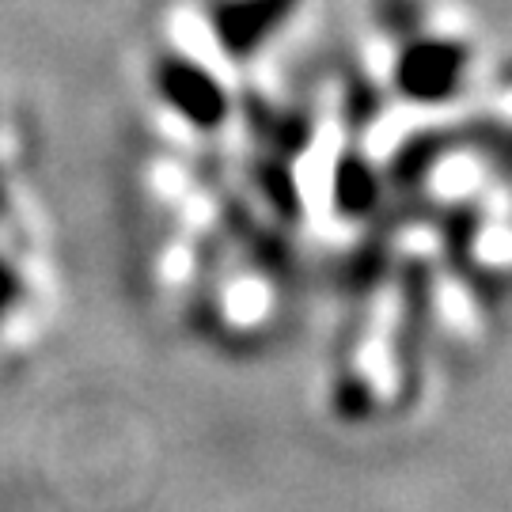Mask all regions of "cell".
Wrapping results in <instances>:
<instances>
[{"mask_svg":"<svg viewBox=\"0 0 512 512\" xmlns=\"http://www.w3.org/2000/svg\"><path fill=\"white\" fill-rule=\"evenodd\" d=\"M471 61H475V50L459 38L403 31V46L391 69V88L403 103H414V107L456 103L467 88Z\"/></svg>","mask_w":512,"mask_h":512,"instance_id":"obj_1","label":"cell"},{"mask_svg":"<svg viewBox=\"0 0 512 512\" xmlns=\"http://www.w3.org/2000/svg\"><path fill=\"white\" fill-rule=\"evenodd\" d=\"M152 84H156V95L164 99V107L171 114H179L186 126L202 129V133L220 129L232 114L228 88L220 84V76H213L194 57L160 54L152 65Z\"/></svg>","mask_w":512,"mask_h":512,"instance_id":"obj_2","label":"cell"},{"mask_svg":"<svg viewBox=\"0 0 512 512\" xmlns=\"http://www.w3.org/2000/svg\"><path fill=\"white\" fill-rule=\"evenodd\" d=\"M300 0H213L209 27L228 57H255L296 16Z\"/></svg>","mask_w":512,"mask_h":512,"instance_id":"obj_3","label":"cell"}]
</instances>
